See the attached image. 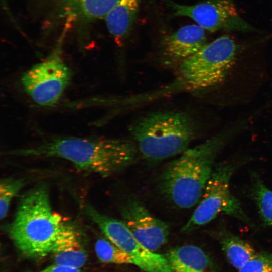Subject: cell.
Masks as SVG:
<instances>
[{"label": "cell", "instance_id": "1", "mask_svg": "<svg viewBox=\"0 0 272 272\" xmlns=\"http://www.w3.org/2000/svg\"><path fill=\"white\" fill-rule=\"evenodd\" d=\"M138 152L135 143L126 139L64 137L53 138L32 147L8 151L5 154L61 158L80 171L108 176L133 164Z\"/></svg>", "mask_w": 272, "mask_h": 272}, {"label": "cell", "instance_id": "2", "mask_svg": "<svg viewBox=\"0 0 272 272\" xmlns=\"http://www.w3.org/2000/svg\"><path fill=\"white\" fill-rule=\"evenodd\" d=\"M246 123L244 120L222 130L205 142L188 148L170 162L160 179V189L164 196L178 208L187 209L196 205L213 171L218 153Z\"/></svg>", "mask_w": 272, "mask_h": 272}, {"label": "cell", "instance_id": "3", "mask_svg": "<svg viewBox=\"0 0 272 272\" xmlns=\"http://www.w3.org/2000/svg\"><path fill=\"white\" fill-rule=\"evenodd\" d=\"M65 223L52 210L47 188L39 185L21 197L7 230L24 255L39 258L51 253Z\"/></svg>", "mask_w": 272, "mask_h": 272}, {"label": "cell", "instance_id": "4", "mask_svg": "<svg viewBox=\"0 0 272 272\" xmlns=\"http://www.w3.org/2000/svg\"><path fill=\"white\" fill-rule=\"evenodd\" d=\"M129 130L142 157L156 162L189 148L197 134L198 125L188 113L157 111L138 118Z\"/></svg>", "mask_w": 272, "mask_h": 272}, {"label": "cell", "instance_id": "5", "mask_svg": "<svg viewBox=\"0 0 272 272\" xmlns=\"http://www.w3.org/2000/svg\"><path fill=\"white\" fill-rule=\"evenodd\" d=\"M238 51V45L232 37L222 35L181 62L180 77L193 89L219 85L224 81L235 63Z\"/></svg>", "mask_w": 272, "mask_h": 272}, {"label": "cell", "instance_id": "6", "mask_svg": "<svg viewBox=\"0 0 272 272\" xmlns=\"http://www.w3.org/2000/svg\"><path fill=\"white\" fill-rule=\"evenodd\" d=\"M238 165L234 161H224L215 166L199 202L181 229L182 232L195 230L210 222L220 214H225L251 225V222L230 188V179Z\"/></svg>", "mask_w": 272, "mask_h": 272}, {"label": "cell", "instance_id": "7", "mask_svg": "<svg viewBox=\"0 0 272 272\" xmlns=\"http://www.w3.org/2000/svg\"><path fill=\"white\" fill-rule=\"evenodd\" d=\"M59 54V51L56 50L21 76V83L25 92L40 106L50 107L57 103L70 82L71 70Z\"/></svg>", "mask_w": 272, "mask_h": 272}, {"label": "cell", "instance_id": "8", "mask_svg": "<svg viewBox=\"0 0 272 272\" xmlns=\"http://www.w3.org/2000/svg\"><path fill=\"white\" fill-rule=\"evenodd\" d=\"M87 213L106 237L130 256L133 264L146 272H173L166 256L143 245L122 221L101 214L92 207Z\"/></svg>", "mask_w": 272, "mask_h": 272}, {"label": "cell", "instance_id": "9", "mask_svg": "<svg viewBox=\"0 0 272 272\" xmlns=\"http://www.w3.org/2000/svg\"><path fill=\"white\" fill-rule=\"evenodd\" d=\"M175 16L193 19L205 30L250 32L257 31L239 14L234 0H206L193 5H183L166 0Z\"/></svg>", "mask_w": 272, "mask_h": 272}, {"label": "cell", "instance_id": "10", "mask_svg": "<svg viewBox=\"0 0 272 272\" xmlns=\"http://www.w3.org/2000/svg\"><path fill=\"white\" fill-rule=\"evenodd\" d=\"M121 215L122 221L135 238L150 250L154 252L167 242L169 225L154 217L137 199L126 201Z\"/></svg>", "mask_w": 272, "mask_h": 272}, {"label": "cell", "instance_id": "11", "mask_svg": "<svg viewBox=\"0 0 272 272\" xmlns=\"http://www.w3.org/2000/svg\"><path fill=\"white\" fill-rule=\"evenodd\" d=\"M207 44L205 29L198 25L182 27L162 41L164 54L181 62L198 52Z\"/></svg>", "mask_w": 272, "mask_h": 272}, {"label": "cell", "instance_id": "12", "mask_svg": "<svg viewBox=\"0 0 272 272\" xmlns=\"http://www.w3.org/2000/svg\"><path fill=\"white\" fill-rule=\"evenodd\" d=\"M81 238L77 228L66 222L51 252L54 264L81 269L87 258Z\"/></svg>", "mask_w": 272, "mask_h": 272}, {"label": "cell", "instance_id": "13", "mask_svg": "<svg viewBox=\"0 0 272 272\" xmlns=\"http://www.w3.org/2000/svg\"><path fill=\"white\" fill-rule=\"evenodd\" d=\"M165 256L173 272H217L205 251L195 245L173 248Z\"/></svg>", "mask_w": 272, "mask_h": 272}, {"label": "cell", "instance_id": "14", "mask_svg": "<svg viewBox=\"0 0 272 272\" xmlns=\"http://www.w3.org/2000/svg\"><path fill=\"white\" fill-rule=\"evenodd\" d=\"M141 0H119L104 19L107 28L118 44L128 37L135 21Z\"/></svg>", "mask_w": 272, "mask_h": 272}, {"label": "cell", "instance_id": "15", "mask_svg": "<svg viewBox=\"0 0 272 272\" xmlns=\"http://www.w3.org/2000/svg\"><path fill=\"white\" fill-rule=\"evenodd\" d=\"M222 249L235 268L239 270L258 252L248 242L226 231L218 233Z\"/></svg>", "mask_w": 272, "mask_h": 272}, {"label": "cell", "instance_id": "16", "mask_svg": "<svg viewBox=\"0 0 272 272\" xmlns=\"http://www.w3.org/2000/svg\"><path fill=\"white\" fill-rule=\"evenodd\" d=\"M67 20L77 17L87 21L104 18L119 0H65Z\"/></svg>", "mask_w": 272, "mask_h": 272}, {"label": "cell", "instance_id": "17", "mask_svg": "<svg viewBox=\"0 0 272 272\" xmlns=\"http://www.w3.org/2000/svg\"><path fill=\"white\" fill-rule=\"evenodd\" d=\"M95 251L98 258L103 262L133 264L130 256L107 238L98 239L95 244Z\"/></svg>", "mask_w": 272, "mask_h": 272}, {"label": "cell", "instance_id": "18", "mask_svg": "<svg viewBox=\"0 0 272 272\" xmlns=\"http://www.w3.org/2000/svg\"><path fill=\"white\" fill-rule=\"evenodd\" d=\"M252 194L264 223L272 227V190L257 177H254Z\"/></svg>", "mask_w": 272, "mask_h": 272}, {"label": "cell", "instance_id": "19", "mask_svg": "<svg viewBox=\"0 0 272 272\" xmlns=\"http://www.w3.org/2000/svg\"><path fill=\"white\" fill-rule=\"evenodd\" d=\"M24 185L22 179L5 178L0 183V217L5 218L7 215L10 203Z\"/></svg>", "mask_w": 272, "mask_h": 272}, {"label": "cell", "instance_id": "20", "mask_svg": "<svg viewBox=\"0 0 272 272\" xmlns=\"http://www.w3.org/2000/svg\"><path fill=\"white\" fill-rule=\"evenodd\" d=\"M238 272H272V253H257Z\"/></svg>", "mask_w": 272, "mask_h": 272}, {"label": "cell", "instance_id": "21", "mask_svg": "<svg viewBox=\"0 0 272 272\" xmlns=\"http://www.w3.org/2000/svg\"><path fill=\"white\" fill-rule=\"evenodd\" d=\"M33 272H86L80 268H76L63 265L53 264L43 269Z\"/></svg>", "mask_w": 272, "mask_h": 272}, {"label": "cell", "instance_id": "22", "mask_svg": "<svg viewBox=\"0 0 272 272\" xmlns=\"http://www.w3.org/2000/svg\"><path fill=\"white\" fill-rule=\"evenodd\" d=\"M1 3H2V6L3 8L5 11V12L7 13V14L8 15V16H9L10 18H12V17L11 15L10 11L9 10L8 4L7 3V0H1Z\"/></svg>", "mask_w": 272, "mask_h": 272}]
</instances>
